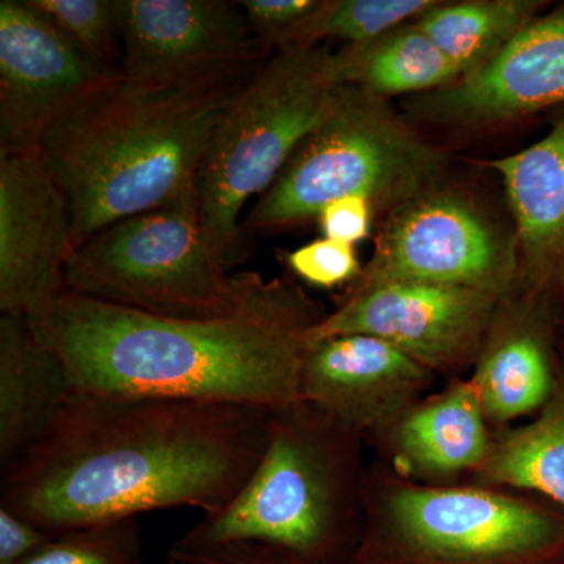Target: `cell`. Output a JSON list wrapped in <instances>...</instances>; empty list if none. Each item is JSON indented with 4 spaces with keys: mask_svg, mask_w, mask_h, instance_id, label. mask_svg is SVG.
<instances>
[{
    "mask_svg": "<svg viewBox=\"0 0 564 564\" xmlns=\"http://www.w3.org/2000/svg\"><path fill=\"white\" fill-rule=\"evenodd\" d=\"M267 413L74 392L47 436L2 474L0 507L50 533L169 508L217 513L261 462Z\"/></svg>",
    "mask_w": 564,
    "mask_h": 564,
    "instance_id": "cell-1",
    "label": "cell"
},
{
    "mask_svg": "<svg viewBox=\"0 0 564 564\" xmlns=\"http://www.w3.org/2000/svg\"><path fill=\"white\" fill-rule=\"evenodd\" d=\"M325 315L299 285L263 278L223 317H161L65 289L29 318L74 392L272 410L302 400L307 336Z\"/></svg>",
    "mask_w": 564,
    "mask_h": 564,
    "instance_id": "cell-2",
    "label": "cell"
},
{
    "mask_svg": "<svg viewBox=\"0 0 564 564\" xmlns=\"http://www.w3.org/2000/svg\"><path fill=\"white\" fill-rule=\"evenodd\" d=\"M267 58L169 84L120 77L55 122L39 152L68 198L74 248L195 191L221 115Z\"/></svg>",
    "mask_w": 564,
    "mask_h": 564,
    "instance_id": "cell-3",
    "label": "cell"
},
{
    "mask_svg": "<svg viewBox=\"0 0 564 564\" xmlns=\"http://www.w3.org/2000/svg\"><path fill=\"white\" fill-rule=\"evenodd\" d=\"M362 437L299 400L267 413L261 462L239 494L176 543H258L350 564L364 530Z\"/></svg>",
    "mask_w": 564,
    "mask_h": 564,
    "instance_id": "cell-4",
    "label": "cell"
},
{
    "mask_svg": "<svg viewBox=\"0 0 564 564\" xmlns=\"http://www.w3.org/2000/svg\"><path fill=\"white\" fill-rule=\"evenodd\" d=\"M445 163L443 152L411 131L383 98L337 85L325 117L252 204L242 231L292 228L350 195L369 199L375 210L395 209L440 187Z\"/></svg>",
    "mask_w": 564,
    "mask_h": 564,
    "instance_id": "cell-5",
    "label": "cell"
},
{
    "mask_svg": "<svg viewBox=\"0 0 564 564\" xmlns=\"http://www.w3.org/2000/svg\"><path fill=\"white\" fill-rule=\"evenodd\" d=\"M337 84L332 52L276 50L221 115L195 181L203 223L229 269L245 259L243 210L272 187L325 117Z\"/></svg>",
    "mask_w": 564,
    "mask_h": 564,
    "instance_id": "cell-6",
    "label": "cell"
},
{
    "mask_svg": "<svg viewBox=\"0 0 564 564\" xmlns=\"http://www.w3.org/2000/svg\"><path fill=\"white\" fill-rule=\"evenodd\" d=\"M262 280L229 269L204 226L195 191L107 226L74 248L65 265L70 292L172 318L231 314Z\"/></svg>",
    "mask_w": 564,
    "mask_h": 564,
    "instance_id": "cell-7",
    "label": "cell"
},
{
    "mask_svg": "<svg viewBox=\"0 0 564 564\" xmlns=\"http://www.w3.org/2000/svg\"><path fill=\"white\" fill-rule=\"evenodd\" d=\"M350 564H564V511L484 488L397 484L364 474V530Z\"/></svg>",
    "mask_w": 564,
    "mask_h": 564,
    "instance_id": "cell-8",
    "label": "cell"
},
{
    "mask_svg": "<svg viewBox=\"0 0 564 564\" xmlns=\"http://www.w3.org/2000/svg\"><path fill=\"white\" fill-rule=\"evenodd\" d=\"M516 281V240H508L469 198L440 185L391 210L372 259L350 291L411 282L473 289L505 299Z\"/></svg>",
    "mask_w": 564,
    "mask_h": 564,
    "instance_id": "cell-9",
    "label": "cell"
},
{
    "mask_svg": "<svg viewBox=\"0 0 564 564\" xmlns=\"http://www.w3.org/2000/svg\"><path fill=\"white\" fill-rule=\"evenodd\" d=\"M28 0L0 2V154L39 151L66 113L120 79Z\"/></svg>",
    "mask_w": 564,
    "mask_h": 564,
    "instance_id": "cell-10",
    "label": "cell"
},
{
    "mask_svg": "<svg viewBox=\"0 0 564 564\" xmlns=\"http://www.w3.org/2000/svg\"><path fill=\"white\" fill-rule=\"evenodd\" d=\"M502 296L444 285H375L350 291L343 304L315 323L310 345L367 334L391 344L426 369L448 370L481 351Z\"/></svg>",
    "mask_w": 564,
    "mask_h": 564,
    "instance_id": "cell-11",
    "label": "cell"
},
{
    "mask_svg": "<svg viewBox=\"0 0 564 564\" xmlns=\"http://www.w3.org/2000/svg\"><path fill=\"white\" fill-rule=\"evenodd\" d=\"M121 76L141 84L196 79L270 55L240 2L117 0Z\"/></svg>",
    "mask_w": 564,
    "mask_h": 564,
    "instance_id": "cell-12",
    "label": "cell"
},
{
    "mask_svg": "<svg viewBox=\"0 0 564 564\" xmlns=\"http://www.w3.org/2000/svg\"><path fill=\"white\" fill-rule=\"evenodd\" d=\"M73 214L39 151L0 154V311L39 314L65 291Z\"/></svg>",
    "mask_w": 564,
    "mask_h": 564,
    "instance_id": "cell-13",
    "label": "cell"
},
{
    "mask_svg": "<svg viewBox=\"0 0 564 564\" xmlns=\"http://www.w3.org/2000/svg\"><path fill=\"white\" fill-rule=\"evenodd\" d=\"M432 373L378 337L347 334L310 345L300 395L362 440L383 441L421 403Z\"/></svg>",
    "mask_w": 564,
    "mask_h": 564,
    "instance_id": "cell-14",
    "label": "cell"
},
{
    "mask_svg": "<svg viewBox=\"0 0 564 564\" xmlns=\"http://www.w3.org/2000/svg\"><path fill=\"white\" fill-rule=\"evenodd\" d=\"M564 106V6L534 18L481 68L426 96L434 120L486 122Z\"/></svg>",
    "mask_w": 564,
    "mask_h": 564,
    "instance_id": "cell-15",
    "label": "cell"
},
{
    "mask_svg": "<svg viewBox=\"0 0 564 564\" xmlns=\"http://www.w3.org/2000/svg\"><path fill=\"white\" fill-rule=\"evenodd\" d=\"M502 177L525 295L564 314V113L536 143L488 162Z\"/></svg>",
    "mask_w": 564,
    "mask_h": 564,
    "instance_id": "cell-16",
    "label": "cell"
},
{
    "mask_svg": "<svg viewBox=\"0 0 564 564\" xmlns=\"http://www.w3.org/2000/svg\"><path fill=\"white\" fill-rule=\"evenodd\" d=\"M74 393L57 351L25 315L0 318V473L47 436Z\"/></svg>",
    "mask_w": 564,
    "mask_h": 564,
    "instance_id": "cell-17",
    "label": "cell"
},
{
    "mask_svg": "<svg viewBox=\"0 0 564 564\" xmlns=\"http://www.w3.org/2000/svg\"><path fill=\"white\" fill-rule=\"evenodd\" d=\"M562 315L525 295L513 323L485 343L470 380L488 421L507 423L540 413L551 399L558 378L555 343Z\"/></svg>",
    "mask_w": 564,
    "mask_h": 564,
    "instance_id": "cell-18",
    "label": "cell"
},
{
    "mask_svg": "<svg viewBox=\"0 0 564 564\" xmlns=\"http://www.w3.org/2000/svg\"><path fill=\"white\" fill-rule=\"evenodd\" d=\"M486 421L473 380L456 381L419 403L389 434L397 464L419 478L478 473L492 444Z\"/></svg>",
    "mask_w": 564,
    "mask_h": 564,
    "instance_id": "cell-19",
    "label": "cell"
},
{
    "mask_svg": "<svg viewBox=\"0 0 564 564\" xmlns=\"http://www.w3.org/2000/svg\"><path fill=\"white\" fill-rule=\"evenodd\" d=\"M332 74L337 85H352L380 98L436 91L459 79L454 63L415 21L332 52Z\"/></svg>",
    "mask_w": 564,
    "mask_h": 564,
    "instance_id": "cell-20",
    "label": "cell"
},
{
    "mask_svg": "<svg viewBox=\"0 0 564 564\" xmlns=\"http://www.w3.org/2000/svg\"><path fill=\"white\" fill-rule=\"evenodd\" d=\"M480 481L538 494L564 511V377L533 422L492 440Z\"/></svg>",
    "mask_w": 564,
    "mask_h": 564,
    "instance_id": "cell-21",
    "label": "cell"
},
{
    "mask_svg": "<svg viewBox=\"0 0 564 564\" xmlns=\"http://www.w3.org/2000/svg\"><path fill=\"white\" fill-rule=\"evenodd\" d=\"M536 0L437 2L415 20L459 77L481 68L536 18Z\"/></svg>",
    "mask_w": 564,
    "mask_h": 564,
    "instance_id": "cell-22",
    "label": "cell"
},
{
    "mask_svg": "<svg viewBox=\"0 0 564 564\" xmlns=\"http://www.w3.org/2000/svg\"><path fill=\"white\" fill-rule=\"evenodd\" d=\"M437 0H318L282 40V47L317 46L318 41L340 40L367 43L383 33L415 21L436 6Z\"/></svg>",
    "mask_w": 564,
    "mask_h": 564,
    "instance_id": "cell-23",
    "label": "cell"
},
{
    "mask_svg": "<svg viewBox=\"0 0 564 564\" xmlns=\"http://www.w3.org/2000/svg\"><path fill=\"white\" fill-rule=\"evenodd\" d=\"M20 564H147L137 519L55 533Z\"/></svg>",
    "mask_w": 564,
    "mask_h": 564,
    "instance_id": "cell-24",
    "label": "cell"
},
{
    "mask_svg": "<svg viewBox=\"0 0 564 564\" xmlns=\"http://www.w3.org/2000/svg\"><path fill=\"white\" fill-rule=\"evenodd\" d=\"M82 51L121 73L117 0H28Z\"/></svg>",
    "mask_w": 564,
    "mask_h": 564,
    "instance_id": "cell-25",
    "label": "cell"
},
{
    "mask_svg": "<svg viewBox=\"0 0 564 564\" xmlns=\"http://www.w3.org/2000/svg\"><path fill=\"white\" fill-rule=\"evenodd\" d=\"M285 261L296 276L321 289H333L345 282H355L362 272L352 245L326 237L289 252Z\"/></svg>",
    "mask_w": 564,
    "mask_h": 564,
    "instance_id": "cell-26",
    "label": "cell"
},
{
    "mask_svg": "<svg viewBox=\"0 0 564 564\" xmlns=\"http://www.w3.org/2000/svg\"><path fill=\"white\" fill-rule=\"evenodd\" d=\"M166 564H323L284 549L258 543H232L192 547L174 543Z\"/></svg>",
    "mask_w": 564,
    "mask_h": 564,
    "instance_id": "cell-27",
    "label": "cell"
},
{
    "mask_svg": "<svg viewBox=\"0 0 564 564\" xmlns=\"http://www.w3.org/2000/svg\"><path fill=\"white\" fill-rule=\"evenodd\" d=\"M318 0H245V18L265 50H280L289 32L317 7Z\"/></svg>",
    "mask_w": 564,
    "mask_h": 564,
    "instance_id": "cell-28",
    "label": "cell"
},
{
    "mask_svg": "<svg viewBox=\"0 0 564 564\" xmlns=\"http://www.w3.org/2000/svg\"><path fill=\"white\" fill-rule=\"evenodd\" d=\"M373 212L369 199L350 195L334 199L328 206L323 207L317 220L326 239L355 245L369 236Z\"/></svg>",
    "mask_w": 564,
    "mask_h": 564,
    "instance_id": "cell-29",
    "label": "cell"
},
{
    "mask_svg": "<svg viewBox=\"0 0 564 564\" xmlns=\"http://www.w3.org/2000/svg\"><path fill=\"white\" fill-rule=\"evenodd\" d=\"M55 533L33 524L24 516L0 507V564H20L43 547Z\"/></svg>",
    "mask_w": 564,
    "mask_h": 564,
    "instance_id": "cell-30",
    "label": "cell"
},
{
    "mask_svg": "<svg viewBox=\"0 0 564 564\" xmlns=\"http://www.w3.org/2000/svg\"><path fill=\"white\" fill-rule=\"evenodd\" d=\"M556 334H562V337L556 336L555 351H556V364H558V370L564 377V314L560 318L558 328Z\"/></svg>",
    "mask_w": 564,
    "mask_h": 564,
    "instance_id": "cell-31",
    "label": "cell"
}]
</instances>
